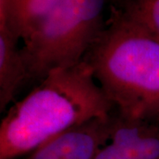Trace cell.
<instances>
[{"instance_id":"cell-5","label":"cell","mask_w":159,"mask_h":159,"mask_svg":"<svg viewBox=\"0 0 159 159\" xmlns=\"http://www.w3.org/2000/svg\"><path fill=\"white\" fill-rule=\"evenodd\" d=\"M109 142L128 159H159V125L153 121L111 117Z\"/></svg>"},{"instance_id":"cell-2","label":"cell","mask_w":159,"mask_h":159,"mask_svg":"<svg viewBox=\"0 0 159 159\" xmlns=\"http://www.w3.org/2000/svg\"><path fill=\"white\" fill-rule=\"evenodd\" d=\"M84 60L119 115L159 119V41L141 26L112 6Z\"/></svg>"},{"instance_id":"cell-9","label":"cell","mask_w":159,"mask_h":159,"mask_svg":"<svg viewBox=\"0 0 159 159\" xmlns=\"http://www.w3.org/2000/svg\"><path fill=\"white\" fill-rule=\"evenodd\" d=\"M94 159H128L111 142H108L98 150Z\"/></svg>"},{"instance_id":"cell-1","label":"cell","mask_w":159,"mask_h":159,"mask_svg":"<svg viewBox=\"0 0 159 159\" xmlns=\"http://www.w3.org/2000/svg\"><path fill=\"white\" fill-rule=\"evenodd\" d=\"M112 107L87 61L54 70L3 118L0 159L27 155L66 131L110 119Z\"/></svg>"},{"instance_id":"cell-11","label":"cell","mask_w":159,"mask_h":159,"mask_svg":"<svg viewBox=\"0 0 159 159\" xmlns=\"http://www.w3.org/2000/svg\"><path fill=\"white\" fill-rule=\"evenodd\" d=\"M111 1H112L113 3H116V2H118V1H119V0H111Z\"/></svg>"},{"instance_id":"cell-3","label":"cell","mask_w":159,"mask_h":159,"mask_svg":"<svg viewBox=\"0 0 159 159\" xmlns=\"http://www.w3.org/2000/svg\"><path fill=\"white\" fill-rule=\"evenodd\" d=\"M106 0H60L23 40L28 79L82 62L105 23Z\"/></svg>"},{"instance_id":"cell-6","label":"cell","mask_w":159,"mask_h":159,"mask_svg":"<svg viewBox=\"0 0 159 159\" xmlns=\"http://www.w3.org/2000/svg\"><path fill=\"white\" fill-rule=\"evenodd\" d=\"M19 38L7 22L6 8L0 6V109L3 111L12 101L18 89L28 79L27 69L18 47Z\"/></svg>"},{"instance_id":"cell-4","label":"cell","mask_w":159,"mask_h":159,"mask_svg":"<svg viewBox=\"0 0 159 159\" xmlns=\"http://www.w3.org/2000/svg\"><path fill=\"white\" fill-rule=\"evenodd\" d=\"M111 119H96L66 131L24 159H94L110 140Z\"/></svg>"},{"instance_id":"cell-8","label":"cell","mask_w":159,"mask_h":159,"mask_svg":"<svg viewBox=\"0 0 159 159\" xmlns=\"http://www.w3.org/2000/svg\"><path fill=\"white\" fill-rule=\"evenodd\" d=\"M114 4V7L159 41V0H119Z\"/></svg>"},{"instance_id":"cell-7","label":"cell","mask_w":159,"mask_h":159,"mask_svg":"<svg viewBox=\"0 0 159 159\" xmlns=\"http://www.w3.org/2000/svg\"><path fill=\"white\" fill-rule=\"evenodd\" d=\"M0 2L6 7L9 28L19 39L23 41L60 0H20L11 7H7L6 0Z\"/></svg>"},{"instance_id":"cell-10","label":"cell","mask_w":159,"mask_h":159,"mask_svg":"<svg viewBox=\"0 0 159 159\" xmlns=\"http://www.w3.org/2000/svg\"><path fill=\"white\" fill-rule=\"evenodd\" d=\"M20 1V0H6V6H7V7H11V6L16 5Z\"/></svg>"}]
</instances>
